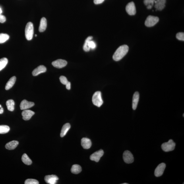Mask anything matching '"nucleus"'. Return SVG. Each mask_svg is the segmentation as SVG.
I'll return each mask as SVG.
<instances>
[{"label": "nucleus", "mask_w": 184, "mask_h": 184, "mask_svg": "<svg viewBox=\"0 0 184 184\" xmlns=\"http://www.w3.org/2000/svg\"><path fill=\"white\" fill-rule=\"evenodd\" d=\"M128 45H124L120 47L116 51L113 56V59L115 61H120L127 54L129 51Z\"/></svg>", "instance_id": "obj_1"}, {"label": "nucleus", "mask_w": 184, "mask_h": 184, "mask_svg": "<svg viewBox=\"0 0 184 184\" xmlns=\"http://www.w3.org/2000/svg\"><path fill=\"white\" fill-rule=\"evenodd\" d=\"M34 33V28L32 22L28 23L26 26L25 35L26 38L28 40H30L32 39Z\"/></svg>", "instance_id": "obj_2"}, {"label": "nucleus", "mask_w": 184, "mask_h": 184, "mask_svg": "<svg viewBox=\"0 0 184 184\" xmlns=\"http://www.w3.org/2000/svg\"><path fill=\"white\" fill-rule=\"evenodd\" d=\"M93 104L95 106L100 107L103 104V101L100 92H97L93 95L92 98Z\"/></svg>", "instance_id": "obj_3"}, {"label": "nucleus", "mask_w": 184, "mask_h": 184, "mask_svg": "<svg viewBox=\"0 0 184 184\" xmlns=\"http://www.w3.org/2000/svg\"><path fill=\"white\" fill-rule=\"evenodd\" d=\"M175 146V142L173 140H170L168 142L163 143L161 145V148L164 151L169 152L174 150Z\"/></svg>", "instance_id": "obj_4"}, {"label": "nucleus", "mask_w": 184, "mask_h": 184, "mask_svg": "<svg viewBox=\"0 0 184 184\" xmlns=\"http://www.w3.org/2000/svg\"><path fill=\"white\" fill-rule=\"evenodd\" d=\"M159 20V18L157 16H149L146 20L145 25L148 27H152L158 23Z\"/></svg>", "instance_id": "obj_5"}, {"label": "nucleus", "mask_w": 184, "mask_h": 184, "mask_svg": "<svg viewBox=\"0 0 184 184\" xmlns=\"http://www.w3.org/2000/svg\"><path fill=\"white\" fill-rule=\"evenodd\" d=\"M123 158L124 162L127 164H131L134 162L133 155L129 151L126 150L124 152Z\"/></svg>", "instance_id": "obj_6"}, {"label": "nucleus", "mask_w": 184, "mask_h": 184, "mask_svg": "<svg viewBox=\"0 0 184 184\" xmlns=\"http://www.w3.org/2000/svg\"><path fill=\"white\" fill-rule=\"evenodd\" d=\"M126 11L130 16L135 15L136 13V7L134 2H130L127 4L126 7Z\"/></svg>", "instance_id": "obj_7"}, {"label": "nucleus", "mask_w": 184, "mask_h": 184, "mask_svg": "<svg viewBox=\"0 0 184 184\" xmlns=\"http://www.w3.org/2000/svg\"><path fill=\"white\" fill-rule=\"evenodd\" d=\"M165 167H166V164L164 163H161L159 164L155 170V176L156 177L161 176L164 173Z\"/></svg>", "instance_id": "obj_8"}, {"label": "nucleus", "mask_w": 184, "mask_h": 184, "mask_svg": "<svg viewBox=\"0 0 184 184\" xmlns=\"http://www.w3.org/2000/svg\"><path fill=\"white\" fill-rule=\"evenodd\" d=\"M104 154V152L101 149L93 153L90 156V159L91 160L94 161L95 162H98L100 160L101 157Z\"/></svg>", "instance_id": "obj_9"}, {"label": "nucleus", "mask_w": 184, "mask_h": 184, "mask_svg": "<svg viewBox=\"0 0 184 184\" xmlns=\"http://www.w3.org/2000/svg\"><path fill=\"white\" fill-rule=\"evenodd\" d=\"M44 180L46 183L49 184H56L59 178L55 175H47L44 178Z\"/></svg>", "instance_id": "obj_10"}, {"label": "nucleus", "mask_w": 184, "mask_h": 184, "mask_svg": "<svg viewBox=\"0 0 184 184\" xmlns=\"http://www.w3.org/2000/svg\"><path fill=\"white\" fill-rule=\"evenodd\" d=\"M67 62L64 60L59 59L54 61L52 65L54 67L57 68H61L65 67L67 65Z\"/></svg>", "instance_id": "obj_11"}, {"label": "nucleus", "mask_w": 184, "mask_h": 184, "mask_svg": "<svg viewBox=\"0 0 184 184\" xmlns=\"http://www.w3.org/2000/svg\"><path fill=\"white\" fill-rule=\"evenodd\" d=\"M166 3V0H156L154 2V7L157 11H162L165 7Z\"/></svg>", "instance_id": "obj_12"}, {"label": "nucleus", "mask_w": 184, "mask_h": 184, "mask_svg": "<svg viewBox=\"0 0 184 184\" xmlns=\"http://www.w3.org/2000/svg\"><path fill=\"white\" fill-rule=\"evenodd\" d=\"M34 102H29L27 100H24L20 103V109L21 110H26L34 106Z\"/></svg>", "instance_id": "obj_13"}, {"label": "nucleus", "mask_w": 184, "mask_h": 184, "mask_svg": "<svg viewBox=\"0 0 184 184\" xmlns=\"http://www.w3.org/2000/svg\"><path fill=\"white\" fill-rule=\"evenodd\" d=\"M34 114V111L27 109L24 110L22 113L23 119L25 121L29 120Z\"/></svg>", "instance_id": "obj_14"}, {"label": "nucleus", "mask_w": 184, "mask_h": 184, "mask_svg": "<svg viewBox=\"0 0 184 184\" xmlns=\"http://www.w3.org/2000/svg\"><path fill=\"white\" fill-rule=\"evenodd\" d=\"M46 71V68L44 66L40 65L33 70L32 74L34 76H36L41 73H44Z\"/></svg>", "instance_id": "obj_15"}, {"label": "nucleus", "mask_w": 184, "mask_h": 184, "mask_svg": "<svg viewBox=\"0 0 184 184\" xmlns=\"http://www.w3.org/2000/svg\"><path fill=\"white\" fill-rule=\"evenodd\" d=\"M139 98V93L138 92H135L133 95L132 100V108L133 110H135L137 108Z\"/></svg>", "instance_id": "obj_16"}, {"label": "nucleus", "mask_w": 184, "mask_h": 184, "mask_svg": "<svg viewBox=\"0 0 184 184\" xmlns=\"http://www.w3.org/2000/svg\"><path fill=\"white\" fill-rule=\"evenodd\" d=\"M92 145V142L89 138H83L81 140V145L85 149H89L91 147Z\"/></svg>", "instance_id": "obj_17"}, {"label": "nucleus", "mask_w": 184, "mask_h": 184, "mask_svg": "<svg viewBox=\"0 0 184 184\" xmlns=\"http://www.w3.org/2000/svg\"><path fill=\"white\" fill-rule=\"evenodd\" d=\"M18 142L16 140H13L8 142L6 144L5 148L6 149L9 150H12L17 147L18 145Z\"/></svg>", "instance_id": "obj_18"}, {"label": "nucleus", "mask_w": 184, "mask_h": 184, "mask_svg": "<svg viewBox=\"0 0 184 184\" xmlns=\"http://www.w3.org/2000/svg\"><path fill=\"white\" fill-rule=\"evenodd\" d=\"M47 27V20L46 18H41L40 26L39 27V31L40 32H44L46 30Z\"/></svg>", "instance_id": "obj_19"}, {"label": "nucleus", "mask_w": 184, "mask_h": 184, "mask_svg": "<svg viewBox=\"0 0 184 184\" xmlns=\"http://www.w3.org/2000/svg\"><path fill=\"white\" fill-rule=\"evenodd\" d=\"M16 80V78L15 76H13L10 78L9 81L6 84L5 90H8L11 89L13 86L15 84Z\"/></svg>", "instance_id": "obj_20"}, {"label": "nucleus", "mask_w": 184, "mask_h": 184, "mask_svg": "<svg viewBox=\"0 0 184 184\" xmlns=\"http://www.w3.org/2000/svg\"><path fill=\"white\" fill-rule=\"evenodd\" d=\"M70 128L71 125L69 123H66L63 125L61 130L60 135L61 137H63L66 135Z\"/></svg>", "instance_id": "obj_21"}, {"label": "nucleus", "mask_w": 184, "mask_h": 184, "mask_svg": "<svg viewBox=\"0 0 184 184\" xmlns=\"http://www.w3.org/2000/svg\"><path fill=\"white\" fill-rule=\"evenodd\" d=\"M82 168L80 165L74 164L72 166L71 168V172L74 174H78L81 172Z\"/></svg>", "instance_id": "obj_22"}, {"label": "nucleus", "mask_w": 184, "mask_h": 184, "mask_svg": "<svg viewBox=\"0 0 184 184\" xmlns=\"http://www.w3.org/2000/svg\"><path fill=\"white\" fill-rule=\"evenodd\" d=\"M6 104L8 110L11 111L14 110L15 103L13 100H8L6 102Z\"/></svg>", "instance_id": "obj_23"}, {"label": "nucleus", "mask_w": 184, "mask_h": 184, "mask_svg": "<svg viewBox=\"0 0 184 184\" xmlns=\"http://www.w3.org/2000/svg\"><path fill=\"white\" fill-rule=\"evenodd\" d=\"M22 160L25 164L29 165L32 164V161L29 158L27 154H24L23 155L22 157Z\"/></svg>", "instance_id": "obj_24"}, {"label": "nucleus", "mask_w": 184, "mask_h": 184, "mask_svg": "<svg viewBox=\"0 0 184 184\" xmlns=\"http://www.w3.org/2000/svg\"><path fill=\"white\" fill-rule=\"evenodd\" d=\"M8 63V60L6 58L0 59V71L5 68Z\"/></svg>", "instance_id": "obj_25"}, {"label": "nucleus", "mask_w": 184, "mask_h": 184, "mask_svg": "<svg viewBox=\"0 0 184 184\" xmlns=\"http://www.w3.org/2000/svg\"><path fill=\"white\" fill-rule=\"evenodd\" d=\"M10 130L9 126L6 125H0V134H4L8 133Z\"/></svg>", "instance_id": "obj_26"}, {"label": "nucleus", "mask_w": 184, "mask_h": 184, "mask_svg": "<svg viewBox=\"0 0 184 184\" xmlns=\"http://www.w3.org/2000/svg\"><path fill=\"white\" fill-rule=\"evenodd\" d=\"M9 38V36L7 34L1 33L0 34V43H3L6 42Z\"/></svg>", "instance_id": "obj_27"}, {"label": "nucleus", "mask_w": 184, "mask_h": 184, "mask_svg": "<svg viewBox=\"0 0 184 184\" xmlns=\"http://www.w3.org/2000/svg\"><path fill=\"white\" fill-rule=\"evenodd\" d=\"M25 184H39V182L37 180L29 179L26 180L25 182Z\"/></svg>", "instance_id": "obj_28"}, {"label": "nucleus", "mask_w": 184, "mask_h": 184, "mask_svg": "<svg viewBox=\"0 0 184 184\" xmlns=\"http://www.w3.org/2000/svg\"><path fill=\"white\" fill-rule=\"evenodd\" d=\"M156 0H144V3L146 6L151 5L153 6Z\"/></svg>", "instance_id": "obj_29"}, {"label": "nucleus", "mask_w": 184, "mask_h": 184, "mask_svg": "<svg viewBox=\"0 0 184 184\" xmlns=\"http://www.w3.org/2000/svg\"><path fill=\"white\" fill-rule=\"evenodd\" d=\"M176 38L178 40L184 41V34L183 32H180L177 33L176 35Z\"/></svg>", "instance_id": "obj_30"}, {"label": "nucleus", "mask_w": 184, "mask_h": 184, "mask_svg": "<svg viewBox=\"0 0 184 184\" xmlns=\"http://www.w3.org/2000/svg\"><path fill=\"white\" fill-rule=\"evenodd\" d=\"M62 84L63 85H66L68 83V82L67 78L65 76H61L59 78Z\"/></svg>", "instance_id": "obj_31"}, {"label": "nucleus", "mask_w": 184, "mask_h": 184, "mask_svg": "<svg viewBox=\"0 0 184 184\" xmlns=\"http://www.w3.org/2000/svg\"><path fill=\"white\" fill-rule=\"evenodd\" d=\"M6 20V18L5 16L0 14V23H4Z\"/></svg>", "instance_id": "obj_32"}, {"label": "nucleus", "mask_w": 184, "mask_h": 184, "mask_svg": "<svg viewBox=\"0 0 184 184\" xmlns=\"http://www.w3.org/2000/svg\"><path fill=\"white\" fill-rule=\"evenodd\" d=\"M104 1L105 0H94V3L95 4L98 5L102 4Z\"/></svg>", "instance_id": "obj_33"}, {"label": "nucleus", "mask_w": 184, "mask_h": 184, "mask_svg": "<svg viewBox=\"0 0 184 184\" xmlns=\"http://www.w3.org/2000/svg\"><path fill=\"white\" fill-rule=\"evenodd\" d=\"M66 88L68 90H70L71 89V83L69 82H68V83L66 85Z\"/></svg>", "instance_id": "obj_34"}, {"label": "nucleus", "mask_w": 184, "mask_h": 184, "mask_svg": "<svg viewBox=\"0 0 184 184\" xmlns=\"http://www.w3.org/2000/svg\"><path fill=\"white\" fill-rule=\"evenodd\" d=\"M4 112V109L1 105H0V114H2Z\"/></svg>", "instance_id": "obj_35"}, {"label": "nucleus", "mask_w": 184, "mask_h": 184, "mask_svg": "<svg viewBox=\"0 0 184 184\" xmlns=\"http://www.w3.org/2000/svg\"><path fill=\"white\" fill-rule=\"evenodd\" d=\"M2 12H3V11H2V9L1 8H0V14H1Z\"/></svg>", "instance_id": "obj_36"}, {"label": "nucleus", "mask_w": 184, "mask_h": 184, "mask_svg": "<svg viewBox=\"0 0 184 184\" xmlns=\"http://www.w3.org/2000/svg\"><path fill=\"white\" fill-rule=\"evenodd\" d=\"M128 183H123V184H128Z\"/></svg>", "instance_id": "obj_37"}, {"label": "nucleus", "mask_w": 184, "mask_h": 184, "mask_svg": "<svg viewBox=\"0 0 184 184\" xmlns=\"http://www.w3.org/2000/svg\"><path fill=\"white\" fill-rule=\"evenodd\" d=\"M35 37H37V35H35Z\"/></svg>", "instance_id": "obj_38"}]
</instances>
